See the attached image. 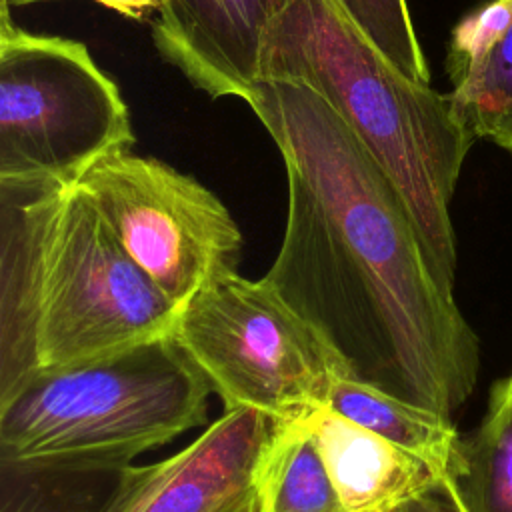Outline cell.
<instances>
[{
    "label": "cell",
    "instance_id": "obj_1",
    "mask_svg": "<svg viewBox=\"0 0 512 512\" xmlns=\"http://www.w3.org/2000/svg\"><path fill=\"white\" fill-rule=\"evenodd\" d=\"M286 168L280 250L262 276L354 376L452 418L478 378V338L418 228L344 120L308 86L260 80L248 100Z\"/></svg>",
    "mask_w": 512,
    "mask_h": 512
},
{
    "label": "cell",
    "instance_id": "obj_2",
    "mask_svg": "<svg viewBox=\"0 0 512 512\" xmlns=\"http://www.w3.org/2000/svg\"><path fill=\"white\" fill-rule=\"evenodd\" d=\"M178 310L80 182H0V394L166 340Z\"/></svg>",
    "mask_w": 512,
    "mask_h": 512
},
{
    "label": "cell",
    "instance_id": "obj_3",
    "mask_svg": "<svg viewBox=\"0 0 512 512\" xmlns=\"http://www.w3.org/2000/svg\"><path fill=\"white\" fill-rule=\"evenodd\" d=\"M260 80L316 92L354 132L402 196L440 282L454 292L450 202L474 136L448 94L392 66L334 0H292L272 26Z\"/></svg>",
    "mask_w": 512,
    "mask_h": 512
},
{
    "label": "cell",
    "instance_id": "obj_4",
    "mask_svg": "<svg viewBox=\"0 0 512 512\" xmlns=\"http://www.w3.org/2000/svg\"><path fill=\"white\" fill-rule=\"evenodd\" d=\"M210 392L172 338L38 370L0 394V466L122 470L206 424Z\"/></svg>",
    "mask_w": 512,
    "mask_h": 512
},
{
    "label": "cell",
    "instance_id": "obj_5",
    "mask_svg": "<svg viewBox=\"0 0 512 512\" xmlns=\"http://www.w3.org/2000/svg\"><path fill=\"white\" fill-rule=\"evenodd\" d=\"M170 338L226 410H254L274 424L324 406L332 386L354 376L326 334L270 282L238 270L180 306Z\"/></svg>",
    "mask_w": 512,
    "mask_h": 512
},
{
    "label": "cell",
    "instance_id": "obj_6",
    "mask_svg": "<svg viewBox=\"0 0 512 512\" xmlns=\"http://www.w3.org/2000/svg\"><path fill=\"white\" fill-rule=\"evenodd\" d=\"M132 144L128 104L86 44L0 12V182H78Z\"/></svg>",
    "mask_w": 512,
    "mask_h": 512
},
{
    "label": "cell",
    "instance_id": "obj_7",
    "mask_svg": "<svg viewBox=\"0 0 512 512\" xmlns=\"http://www.w3.org/2000/svg\"><path fill=\"white\" fill-rule=\"evenodd\" d=\"M78 182L128 256L178 308L238 270L242 232L196 178L124 150L96 162Z\"/></svg>",
    "mask_w": 512,
    "mask_h": 512
},
{
    "label": "cell",
    "instance_id": "obj_8",
    "mask_svg": "<svg viewBox=\"0 0 512 512\" xmlns=\"http://www.w3.org/2000/svg\"><path fill=\"white\" fill-rule=\"evenodd\" d=\"M272 428L254 410H224L168 458L122 468L100 512H228L254 490Z\"/></svg>",
    "mask_w": 512,
    "mask_h": 512
},
{
    "label": "cell",
    "instance_id": "obj_9",
    "mask_svg": "<svg viewBox=\"0 0 512 512\" xmlns=\"http://www.w3.org/2000/svg\"><path fill=\"white\" fill-rule=\"evenodd\" d=\"M292 0H158L152 40L160 56L212 98L246 104L260 82L274 22Z\"/></svg>",
    "mask_w": 512,
    "mask_h": 512
},
{
    "label": "cell",
    "instance_id": "obj_10",
    "mask_svg": "<svg viewBox=\"0 0 512 512\" xmlns=\"http://www.w3.org/2000/svg\"><path fill=\"white\" fill-rule=\"evenodd\" d=\"M298 420L314 436L348 512H394L448 480L424 458L354 426L326 406Z\"/></svg>",
    "mask_w": 512,
    "mask_h": 512
},
{
    "label": "cell",
    "instance_id": "obj_11",
    "mask_svg": "<svg viewBox=\"0 0 512 512\" xmlns=\"http://www.w3.org/2000/svg\"><path fill=\"white\" fill-rule=\"evenodd\" d=\"M324 406L354 426L424 458L450 478L462 438L452 418L356 376L338 380Z\"/></svg>",
    "mask_w": 512,
    "mask_h": 512
},
{
    "label": "cell",
    "instance_id": "obj_12",
    "mask_svg": "<svg viewBox=\"0 0 512 512\" xmlns=\"http://www.w3.org/2000/svg\"><path fill=\"white\" fill-rule=\"evenodd\" d=\"M260 512H348L314 436L296 418L274 424L254 474Z\"/></svg>",
    "mask_w": 512,
    "mask_h": 512
},
{
    "label": "cell",
    "instance_id": "obj_13",
    "mask_svg": "<svg viewBox=\"0 0 512 512\" xmlns=\"http://www.w3.org/2000/svg\"><path fill=\"white\" fill-rule=\"evenodd\" d=\"M448 484L466 512H512V402L504 380L492 386L478 428L460 438Z\"/></svg>",
    "mask_w": 512,
    "mask_h": 512
},
{
    "label": "cell",
    "instance_id": "obj_14",
    "mask_svg": "<svg viewBox=\"0 0 512 512\" xmlns=\"http://www.w3.org/2000/svg\"><path fill=\"white\" fill-rule=\"evenodd\" d=\"M118 472L0 466V512H100Z\"/></svg>",
    "mask_w": 512,
    "mask_h": 512
},
{
    "label": "cell",
    "instance_id": "obj_15",
    "mask_svg": "<svg viewBox=\"0 0 512 512\" xmlns=\"http://www.w3.org/2000/svg\"><path fill=\"white\" fill-rule=\"evenodd\" d=\"M456 120L478 140H486L512 108V24L490 56L448 94Z\"/></svg>",
    "mask_w": 512,
    "mask_h": 512
},
{
    "label": "cell",
    "instance_id": "obj_16",
    "mask_svg": "<svg viewBox=\"0 0 512 512\" xmlns=\"http://www.w3.org/2000/svg\"><path fill=\"white\" fill-rule=\"evenodd\" d=\"M358 32L404 76L430 84L406 0H334Z\"/></svg>",
    "mask_w": 512,
    "mask_h": 512
},
{
    "label": "cell",
    "instance_id": "obj_17",
    "mask_svg": "<svg viewBox=\"0 0 512 512\" xmlns=\"http://www.w3.org/2000/svg\"><path fill=\"white\" fill-rule=\"evenodd\" d=\"M512 24V0H488L452 28L446 68L452 86L472 74L500 44Z\"/></svg>",
    "mask_w": 512,
    "mask_h": 512
},
{
    "label": "cell",
    "instance_id": "obj_18",
    "mask_svg": "<svg viewBox=\"0 0 512 512\" xmlns=\"http://www.w3.org/2000/svg\"><path fill=\"white\" fill-rule=\"evenodd\" d=\"M394 512H466V508L446 480V484L404 502Z\"/></svg>",
    "mask_w": 512,
    "mask_h": 512
},
{
    "label": "cell",
    "instance_id": "obj_19",
    "mask_svg": "<svg viewBox=\"0 0 512 512\" xmlns=\"http://www.w3.org/2000/svg\"><path fill=\"white\" fill-rule=\"evenodd\" d=\"M36 2H48V0H2L0 12L10 14V8H20ZM94 2L132 20H148L158 10V0H94Z\"/></svg>",
    "mask_w": 512,
    "mask_h": 512
},
{
    "label": "cell",
    "instance_id": "obj_20",
    "mask_svg": "<svg viewBox=\"0 0 512 512\" xmlns=\"http://www.w3.org/2000/svg\"><path fill=\"white\" fill-rule=\"evenodd\" d=\"M486 140L512 152V108L502 116V120L494 126V130L490 132V136Z\"/></svg>",
    "mask_w": 512,
    "mask_h": 512
},
{
    "label": "cell",
    "instance_id": "obj_21",
    "mask_svg": "<svg viewBox=\"0 0 512 512\" xmlns=\"http://www.w3.org/2000/svg\"><path fill=\"white\" fill-rule=\"evenodd\" d=\"M228 512H260V510H258V500H256L254 490H252L246 498H242L238 504H234Z\"/></svg>",
    "mask_w": 512,
    "mask_h": 512
},
{
    "label": "cell",
    "instance_id": "obj_22",
    "mask_svg": "<svg viewBox=\"0 0 512 512\" xmlns=\"http://www.w3.org/2000/svg\"><path fill=\"white\" fill-rule=\"evenodd\" d=\"M506 382V390H508V396H510V402H512V374L508 378H504Z\"/></svg>",
    "mask_w": 512,
    "mask_h": 512
}]
</instances>
